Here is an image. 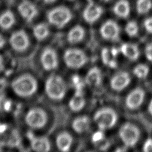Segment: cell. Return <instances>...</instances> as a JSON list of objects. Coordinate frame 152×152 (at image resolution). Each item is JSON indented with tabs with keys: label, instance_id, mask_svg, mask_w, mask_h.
<instances>
[{
	"label": "cell",
	"instance_id": "ac0fdd59",
	"mask_svg": "<svg viewBox=\"0 0 152 152\" xmlns=\"http://www.w3.org/2000/svg\"><path fill=\"white\" fill-rule=\"evenodd\" d=\"M85 83L90 86L97 87L100 85L102 81V75L100 69L94 66L87 72L85 77Z\"/></svg>",
	"mask_w": 152,
	"mask_h": 152
},
{
	"label": "cell",
	"instance_id": "3957f363",
	"mask_svg": "<svg viewBox=\"0 0 152 152\" xmlns=\"http://www.w3.org/2000/svg\"><path fill=\"white\" fill-rule=\"evenodd\" d=\"M118 116L116 112L109 107H103L97 110L93 116V120L99 129L104 131L113 128L116 124Z\"/></svg>",
	"mask_w": 152,
	"mask_h": 152
},
{
	"label": "cell",
	"instance_id": "8d00e7d4",
	"mask_svg": "<svg viewBox=\"0 0 152 152\" xmlns=\"http://www.w3.org/2000/svg\"><path fill=\"white\" fill-rule=\"evenodd\" d=\"M5 68V59L1 55H0V72H2L4 71Z\"/></svg>",
	"mask_w": 152,
	"mask_h": 152
},
{
	"label": "cell",
	"instance_id": "d6a6232c",
	"mask_svg": "<svg viewBox=\"0 0 152 152\" xmlns=\"http://www.w3.org/2000/svg\"><path fill=\"white\" fill-rule=\"evenodd\" d=\"M144 27L145 30L148 33H152V17L145 19L144 21Z\"/></svg>",
	"mask_w": 152,
	"mask_h": 152
},
{
	"label": "cell",
	"instance_id": "8992f818",
	"mask_svg": "<svg viewBox=\"0 0 152 152\" xmlns=\"http://www.w3.org/2000/svg\"><path fill=\"white\" fill-rule=\"evenodd\" d=\"M118 135L126 147H133L140 140V131L135 124L125 122L120 127Z\"/></svg>",
	"mask_w": 152,
	"mask_h": 152
},
{
	"label": "cell",
	"instance_id": "7402d4cb",
	"mask_svg": "<svg viewBox=\"0 0 152 152\" xmlns=\"http://www.w3.org/2000/svg\"><path fill=\"white\" fill-rule=\"evenodd\" d=\"M130 5L128 0H118L113 7L114 14L119 18H126L130 14Z\"/></svg>",
	"mask_w": 152,
	"mask_h": 152
},
{
	"label": "cell",
	"instance_id": "7bdbcfd3",
	"mask_svg": "<svg viewBox=\"0 0 152 152\" xmlns=\"http://www.w3.org/2000/svg\"><path fill=\"white\" fill-rule=\"evenodd\" d=\"M56 0H43V1L47 4H50L55 2Z\"/></svg>",
	"mask_w": 152,
	"mask_h": 152
},
{
	"label": "cell",
	"instance_id": "cb8c5ba5",
	"mask_svg": "<svg viewBox=\"0 0 152 152\" xmlns=\"http://www.w3.org/2000/svg\"><path fill=\"white\" fill-rule=\"evenodd\" d=\"M33 34L36 40L43 41L48 37L50 34V30L46 23H40L33 27Z\"/></svg>",
	"mask_w": 152,
	"mask_h": 152
},
{
	"label": "cell",
	"instance_id": "1f68e13d",
	"mask_svg": "<svg viewBox=\"0 0 152 152\" xmlns=\"http://www.w3.org/2000/svg\"><path fill=\"white\" fill-rule=\"evenodd\" d=\"M144 52L147 60L152 62V42L149 43L146 45Z\"/></svg>",
	"mask_w": 152,
	"mask_h": 152
},
{
	"label": "cell",
	"instance_id": "f35d334b",
	"mask_svg": "<svg viewBox=\"0 0 152 152\" xmlns=\"http://www.w3.org/2000/svg\"><path fill=\"white\" fill-rule=\"evenodd\" d=\"M110 50V53H111V55L113 57V58H116L118 54L120 52V49H118L116 48H112Z\"/></svg>",
	"mask_w": 152,
	"mask_h": 152
},
{
	"label": "cell",
	"instance_id": "5b68a950",
	"mask_svg": "<svg viewBox=\"0 0 152 152\" xmlns=\"http://www.w3.org/2000/svg\"><path fill=\"white\" fill-rule=\"evenodd\" d=\"M24 121L30 128L40 129L44 128L48 123V113L42 107H33L29 109L26 113Z\"/></svg>",
	"mask_w": 152,
	"mask_h": 152
},
{
	"label": "cell",
	"instance_id": "d4e9b609",
	"mask_svg": "<svg viewBox=\"0 0 152 152\" xmlns=\"http://www.w3.org/2000/svg\"><path fill=\"white\" fill-rule=\"evenodd\" d=\"M151 0H137L136 2V10L138 14H145L151 10Z\"/></svg>",
	"mask_w": 152,
	"mask_h": 152
},
{
	"label": "cell",
	"instance_id": "9c48e42d",
	"mask_svg": "<svg viewBox=\"0 0 152 152\" xmlns=\"http://www.w3.org/2000/svg\"><path fill=\"white\" fill-rule=\"evenodd\" d=\"M40 62L45 71H52L56 69L59 64L56 51L51 47L45 48L40 54Z\"/></svg>",
	"mask_w": 152,
	"mask_h": 152
},
{
	"label": "cell",
	"instance_id": "44dd1931",
	"mask_svg": "<svg viewBox=\"0 0 152 152\" xmlns=\"http://www.w3.org/2000/svg\"><path fill=\"white\" fill-rule=\"evenodd\" d=\"M90 118L85 115L75 118L71 123L72 128L78 134H82L87 131L90 127Z\"/></svg>",
	"mask_w": 152,
	"mask_h": 152
},
{
	"label": "cell",
	"instance_id": "f6af8a7d",
	"mask_svg": "<svg viewBox=\"0 0 152 152\" xmlns=\"http://www.w3.org/2000/svg\"><path fill=\"white\" fill-rule=\"evenodd\" d=\"M101 1H103V2H107L110 1V0H101Z\"/></svg>",
	"mask_w": 152,
	"mask_h": 152
},
{
	"label": "cell",
	"instance_id": "b9f144b4",
	"mask_svg": "<svg viewBox=\"0 0 152 152\" xmlns=\"http://www.w3.org/2000/svg\"><path fill=\"white\" fill-rule=\"evenodd\" d=\"M148 113L152 116V99H151V100L149 102V104L148 105Z\"/></svg>",
	"mask_w": 152,
	"mask_h": 152
},
{
	"label": "cell",
	"instance_id": "4316f807",
	"mask_svg": "<svg viewBox=\"0 0 152 152\" xmlns=\"http://www.w3.org/2000/svg\"><path fill=\"white\" fill-rule=\"evenodd\" d=\"M139 30L138 24L135 21H128L125 27V31L127 35L129 37H135L138 34Z\"/></svg>",
	"mask_w": 152,
	"mask_h": 152
},
{
	"label": "cell",
	"instance_id": "ffe728a7",
	"mask_svg": "<svg viewBox=\"0 0 152 152\" xmlns=\"http://www.w3.org/2000/svg\"><path fill=\"white\" fill-rule=\"evenodd\" d=\"M86 31L84 27L80 25H76L69 30L66 39L69 43L76 44L83 40Z\"/></svg>",
	"mask_w": 152,
	"mask_h": 152
},
{
	"label": "cell",
	"instance_id": "ab89813d",
	"mask_svg": "<svg viewBox=\"0 0 152 152\" xmlns=\"http://www.w3.org/2000/svg\"><path fill=\"white\" fill-rule=\"evenodd\" d=\"M117 65H118V64H117L116 60L115 59V58H113L110 60V61L109 62L107 66H108L109 67L111 68H116Z\"/></svg>",
	"mask_w": 152,
	"mask_h": 152
},
{
	"label": "cell",
	"instance_id": "d590c367",
	"mask_svg": "<svg viewBox=\"0 0 152 152\" xmlns=\"http://www.w3.org/2000/svg\"><path fill=\"white\" fill-rule=\"evenodd\" d=\"M7 99L3 93H0V110H3V106Z\"/></svg>",
	"mask_w": 152,
	"mask_h": 152
},
{
	"label": "cell",
	"instance_id": "4dcf8cb0",
	"mask_svg": "<svg viewBox=\"0 0 152 152\" xmlns=\"http://www.w3.org/2000/svg\"><path fill=\"white\" fill-rule=\"evenodd\" d=\"M94 145L99 150H102V151H105V150H107L109 148V147L110 145V143L107 140L104 138L103 140H102L101 141L95 144Z\"/></svg>",
	"mask_w": 152,
	"mask_h": 152
},
{
	"label": "cell",
	"instance_id": "277c9868",
	"mask_svg": "<svg viewBox=\"0 0 152 152\" xmlns=\"http://www.w3.org/2000/svg\"><path fill=\"white\" fill-rule=\"evenodd\" d=\"M71 11L65 6H58L49 10L46 18L48 22L58 28L65 27L72 18Z\"/></svg>",
	"mask_w": 152,
	"mask_h": 152
},
{
	"label": "cell",
	"instance_id": "5bb4252c",
	"mask_svg": "<svg viewBox=\"0 0 152 152\" xmlns=\"http://www.w3.org/2000/svg\"><path fill=\"white\" fill-rule=\"evenodd\" d=\"M31 149L37 152H47L50 150L51 144L49 140L45 136H35L32 133H27Z\"/></svg>",
	"mask_w": 152,
	"mask_h": 152
},
{
	"label": "cell",
	"instance_id": "6da1fadb",
	"mask_svg": "<svg viewBox=\"0 0 152 152\" xmlns=\"http://www.w3.org/2000/svg\"><path fill=\"white\" fill-rule=\"evenodd\" d=\"M11 87L13 92L18 97L28 98L37 92L38 83L33 75L24 73L12 80Z\"/></svg>",
	"mask_w": 152,
	"mask_h": 152
},
{
	"label": "cell",
	"instance_id": "e0dca14e",
	"mask_svg": "<svg viewBox=\"0 0 152 152\" xmlns=\"http://www.w3.org/2000/svg\"><path fill=\"white\" fill-rule=\"evenodd\" d=\"M120 52L130 61H136L140 56V50L136 44L132 43H124L121 45Z\"/></svg>",
	"mask_w": 152,
	"mask_h": 152
},
{
	"label": "cell",
	"instance_id": "8fae6325",
	"mask_svg": "<svg viewBox=\"0 0 152 152\" xmlns=\"http://www.w3.org/2000/svg\"><path fill=\"white\" fill-rule=\"evenodd\" d=\"M145 95V91L141 87H138L132 90L127 94L125 100L126 107L131 110L139 108L144 100Z\"/></svg>",
	"mask_w": 152,
	"mask_h": 152
},
{
	"label": "cell",
	"instance_id": "4fadbf2b",
	"mask_svg": "<svg viewBox=\"0 0 152 152\" xmlns=\"http://www.w3.org/2000/svg\"><path fill=\"white\" fill-rule=\"evenodd\" d=\"M131 77L128 72L121 71L115 74L110 80V86L116 91H121L125 89L131 83Z\"/></svg>",
	"mask_w": 152,
	"mask_h": 152
},
{
	"label": "cell",
	"instance_id": "2e32d148",
	"mask_svg": "<svg viewBox=\"0 0 152 152\" xmlns=\"http://www.w3.org/2000/svg\"><path fill=\"white\" fill-rule=\"evenodd\" d=\"M72 142L73 138L67 131H62L56 137V145L58 149L61 151H68L72 146Z\"/></svg>",
	"mask_w": 152,
	"mask_h": 152
},
{
	"label": "cell",
	"instance_id": "7c38bea8",
	"mask_svg": "<svg viewBox=\"0 0 152 152\" xmlns=\"http://www.w3.org/2000/svg\"><path fill=\"white\" fill-rule=\"evenodd\" d=\"M103 13V8L90 1L83 12V17L84 21L88 24H93L97 21Z\"/></svg>",
	"mask_w": 152,
	"mask_h": 152
},
{
	"label": "cell",
	"instance_id": "60d3db41",
	"mask_svg": "<svg viewBox=\"0 0 152 152\" xmlns=\"http://www.w3.org/2000/svg\"><path fill=\"white\" fill-rule=\"evenodd\" d=\"M5 43H6L5 38L4 37L2 34H0V49L4 48Z\"/></svg>",
	"mask_w": 152,
	"mask_h": 152
},
{
	"label": "cell",
	"instance_id": "ee69618b",
	"mask_svg": "<svg viewBox=\"0 0 152 152\" xmlns=\"http://www.w3.org/2000/svg\"><path fill=\"white\" fill-rule=\"evenodd\" d=\"M125 148H127V147H125V148H118V149L116 150V151H126V149Z\"/></svg>",
	"mask_w": 152,
	"mask_h": 152
},
{
	"label": "cell",
	"instance_id": "484cf974",
	"mask_svg": "<svg viewBox=\"0 0 152 152\" xmlns=\"http://www.w3.org/2000/svg\"><path fill=\"white\" fill-rule=\"evenodd\" d=\"M149 67L144 64L137 65L133 69V74L140 79L145 78L149 73Z\"/></svg>",
	"mask_w": 152,
	"mask_h": 152
},
{
	"label": "cell",
	"instance_id": "e575fe53",
	"mask_svg": "<svg viewBox=\"0 0 152 152\" xmlns=\"http://www.w3.org/2000/svg\"><path fill=\"white\" fill-rule=\"evenodd\" d=\"M7 86V80L4 78H0V93H2V91L6 88Z\"/></svg>",
	"mask_w": 152,
	"mask_h": 152
},
{
	"label": "cell",
	"instance_id": "7a4b0ae2",
	"mask_svg": "<svg viewBox=\"0 0 152 152\" xmlns=\"http://www.w3.org/2000/svg\"><path fill=\"white\" fill-rule=\"evenodd\" d=\"M67 90L66 84L59 75L52 74L46 79L45 91L49 99L54 101H60L65 96Z\"/></svg>",
	"mask_w": 152,
	"mask_h": 152
},
{
	"label": "cell",
	"instance_id": "74e56055",
	"mask_svg": "<svg viewBox=\"0 0 152 152\" xmlns=\"http://www.w3.org/2000/svg\"><path fill=\"white\" fill-rule=\"evenodd\" d=\"M8 126L6 124H0V135L4 134L8 130Z\"/></svg>",
	"mask_w": 152,
	"mask_h": 152
},
{
	"label": "cell",
	"instance_id": "d6986e66",
	"mask_svg": "<svg viewBox=\"0 0 152 152\" xmlns=\"http://www.w3.org/2000/svg\"><path fill=\"white\" fill-rule=\"evenodd\" d=\"M86 105V99L83 91H75L74 96L71 98L68 103V106L71 110L78 112L81 110Z\"/></svg>",
	"mask_w": 152,
	"mask_h": 152
},
{
	"label": "cell",
	"instance_id": "ba28073f",
	"mask_svg": "<svg viewBox=\"0 0 152 152\" xmlns=\"http://www.w3.org/2000/svg\"><path fill=\"white\" fill-rule=\"evenodd\" d=\"M9 43L15 52H23L28 49L30 41L26 31L18 30L11 34L9 37Z\"/></svg>",
	"mask_w": 152,
	"mask_h": 152
},
{
	"label": "cell",
	"instance_id": "603a6c76",
	"mask_svg": "<svg viewBox=\"0 0 152 152\" xmlns=\"http://www.w3.org/2000/svg\"><path fill=\"white\" fill-rule=\"evenodd\" d=\"M15 23V17L11 10H6L0 15V28L4 30L11 28Z\"/></svg>",
	"mask_w": 152,
	"mask_h": 152
},
{
	"label": "cell",
	"instance_id": "30bf717a",
	"mask_svg": "<svg viewBox=\"0 0 152 152\" xmlns=\"http://www.w3.org/2000/svg\"><path fill=\"white\" fill-rule=\"evenodd\" d=\"M99 31L101 36L106 40L116 42L119 39L120 27L114 20L106 21L100 26Z\"/></svg>",
	"mask_w": 152,
	"mask_h": 152
},
{
	"label": "cell",
	"instance_id": "52a82bcc",
	"mask_svg": "<svg viewBox=\"0 0 152 152\" xmlns=\"http://www.w3.org/2000/svg\"><path fill=\"white\" fill-rule=\"evenodd\" d=\"M63 59L66 66L71 69H80L84 66L88 61L86 53L77 48L66 49L64 53Z\"/></svg>",
	"mask_w": 152,
	"mask_h": 152
},
{
	"label": "cell",
	"instance_id": "f546056e",
	"mask_svg": "<svg viewBox=\"0 0 152 152\" xmlns=\"http://www.w3.org/2000/svg\"><path fill=\"white\" fill-rule=\"evenodd\" d=\"M104 138H105V136H104L103 131L99 129V131H97L95 132H94L93 134L92 135L91 142L94 144H95L101 141L102 140H103Z\"/></svg>",
	"mask_w": 152,
	"mask_h": 152
},
{
	"label": "cell",
	"instance_id": "f1b7e54d",
	"mask_svg": "<svg viewBox=\"0 0 152 152\" xmlns=\"http://www.w3.org/2000/svg\"><path fill=\"white\" fill-rule=\"evenodd\" d=\"M72 83L75 88V91H83L84 87V83L81 80L80 76L77 74L73 75L71 77Z\"/></svg>",
	"mask_w": 152,
	"mask_h": 152
},
{
	"label": "cell",
	"instance_id": "83f0119b",
	"mask_svg": "<svg viewBox=\"0 0 152 152\" xmlns=\"http://www.w3.org/2000/svg\"><path fill=\"white\" fill-rule=\"evenodd\" d=\"M101 59L103 64L105 65H108L110 60L113 58L110 53V50L107 48H103L101 50Z\"/></svg>",
	"mask_w": 152,
	"mask_h": 152
},
{
	"label": "cell",
	"instance_id": "bcb514c9",
	"mask_svg": "<svg viewBox=\"0 0 152 152\" xmlns=\"http://www.w3.org/2000/svg\"><path fill=\"white\" fill-rule=\"evenodd\" d=\"M69 1H73V0H69Z\"/></svg>",
	"mask_w": 152,
	"mask_h": 152
},
{
	"label": "cell",
	"instance_id": "9a60e30c",
	"mask_svg": "<svg viewBox=\"0 0 152 152\" xmlns=\"http://www.w3.org/2000/svg\"><path fill=\"white\" fill-rule=\"evenodd\" d=\"M17 9L22 18L27 22L32 21L38 14V10L36 6L28 1H24L21 2Z\"/></svg>",
	"mask_w": 152,
	"mask_h": 152
},
{
	"label": "cell",
	"instance_id": "836d02e7",
	"mask_svg": "<svg viewBox=\"0 0 152 152\" xmlns=\"http://www.w3.org/2000/svg\"><path fill=\"white\" fill-rule=\"evenodd\" d=\"M142 150L145 152H152V138H147L142 146Z\"/></svg>",
	"mask_w": 152,
	"mask_h": 152
}]
</instances>
